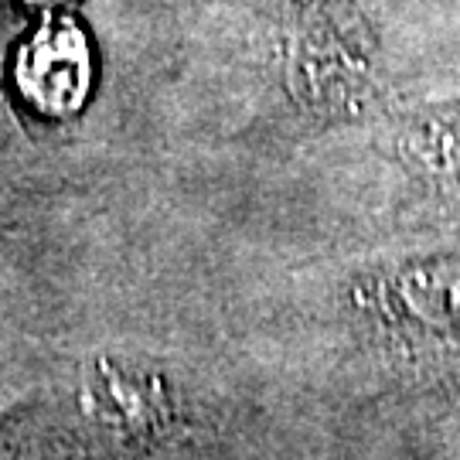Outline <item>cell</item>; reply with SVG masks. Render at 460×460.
Here are the masks:
<instances>
[{"mask_svg":"<svg viewBox=\"0 0 460 460\" xmlns=\"http://www.w3.org/2000/svg\"><path fill=\"white\" fill-rule=\"evenodd\" d=\"M14 85L45 119L79 113L93 93V49L83 28L72 17H49L17 51Z\"/></svg>","mask_w":460,"mask_h":460,"instance_id":"6da1fadb","label":"cell"},{"mask_svg":"<svg viewBox=\"0 0 460 460\" xmlns=\"http://www.w3.org/2000/svg\"><path fill=\"white\" fill-rule=\"evenodd\" d=\"M34 7H45V11H58V7H68V4H75V0H28Z\"/></svg>","mask_w":460,"mask_h":460,"instance_id":"7a4b0ae2","label":"cell"}]
</instances>
